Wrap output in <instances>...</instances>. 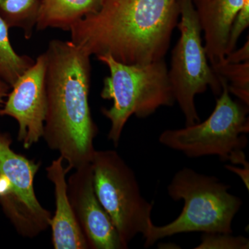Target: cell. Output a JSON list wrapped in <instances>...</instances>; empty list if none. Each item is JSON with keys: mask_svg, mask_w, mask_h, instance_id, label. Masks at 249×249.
I'll return each mask as SVG.
<instances>
[{"mask_svg": "<svg viewBox=\"0 0 249 249\" xmlns=\"http://www.w3.org/2000/svg\"><path fill=\"white\" fill-rule=\"evenodd\" d=\"M178 18V0H102L71 27V41L91 56L145 65L164 59Z\"/></svg>", "mask_w": 249, "mask_h": 249, "instance_id": "1", "label": "cell"}, {"mask_svg": "<svg viewBox=\"0 0 249 249\" xmlns=\"http://www.w3.org/2000/svg\"><path fill=\"white\" fill-rule=\"evenodd\" d=\"M47 110L42 138L71 170L91 163L98 127L89 104L91 55L72 41L53 40L45 52Z\"/></svg>", "mask_w": 249, "mask_h": 249, "instance_id": "2", "label": "cell"}, {"mask_svg": "<svg viewBox=\"0 0 249 249\" xmlns=\"http://www.w3.org/2000/svg\"><path fill=\"white\" fill-rule=\"evenodd\" d=\"M229 185L215 177L183 168L174 175L168 193L175 201L182 199V212L173 222L157 227L152 224L145 237V248L157 241L184 232L232 233V223L242 205L231 194Z\"/></svg>", "mask_w": 249, "mask_h": 249, "instance_id": "3", "label": "cell"}, {"mask_svg": "<svg viewBox=\"0 0 249 249\" xmlns=\"http://www.w3.org/2000/svg\"><path fill=\"white\" fill-rule=\"evenodd\" d=\"M97 58L109 69L101 96L113 103L109 109L103 108L102 113L110 121L108 139L118 146L131 116L145 119L160 107L175 104L168 68L163 59L145 65H127L109 55Z\"/></svg>", "mask_w": 249, "mask_h": 249, "instance_id": "4", "label": "cell"}, {"mask_svg": "<svg viewBox=\"0 0 249 249\" xmlns=\"http://www.w3.org/2000/svg\"><path fill=\"white\" fill-rule=\"evenodd\" d=\"M219 78L222 92L209 117L184 128L163 131L159 142L189 158L215 155L233 164H249L244 152L248 142L249 106L234 101L227 82Z\"/></svg>", "mask_w": 249, "mask_h": 249, "instance_id": "5", "label": "cell"}, {"mask_svg": "<svg viewBox=\"0 0 249 249\" xmlns=\"http://www.w3.org/2000/svg\"><path fill=\"white\" fill-rule=\"evenodd\" d=\"M91 165L95 193L121 240L128 247L139 234L145 238L153 205L142 196L133 170L115 150H96Z\"/></svg>", "mask_w": 249, "mask_h": 249, "instance_id": "6", "label": "cell"}, {"mask_svg": "<svg viewBox=\"0 0 249 249\" xmlns=\"http://www.w3.org/2000/svg\"><path fill=\"white\" fill-rule=\"evenodd\" d=\"M179 38L172 52L168 76L175 96L182 111L186 126L200 122L195 103L197 94L211 88L218 96L222 92L219 77L206 55L201 29L193 0H178Z\"/></svg>", "mask_w": 249, "mask_h": 249, "instance_id": "7", "label": "cell"}, {"mask_svg": "<svg viewBox=\"0 0 249 249\" xmlns=\"http://www.w3.org/2000/svg\"><path fill=\"white\" fill-rule=\"evenodd\" d=\"M11 144L9 134L0 133V205L18 233L34 238L50 227L52 217L34 190L41 163L18 154Z\"/></svg>", "mask_w": 249, "mask_h": 249, "instance_id": "8", "label": "cell"}, {"mask_svg": "<svg viewBox=\"0 0 249 249\" xmlns=\"http://www.w3.org/2000/svg\"><path fill=\"white\" fill-rule=\"evenodd\" d=\"M47 59L41 54L11 87L0 115L14 118L18 140L29 149L42 138L47 110L45 73Z\"/></svg>", "mask_w": 249, "mask_h": 249, "instance_id": "9", "label": "cell"}, {"mask_svg": "<svg viewBox=\"0 0 249 249\" xmlns=\"http://www.w3.org/2000/svg\"><path fill=\"white\" fill-rule=\"evenodd\" d=\"M67 193L89 249L128 248L121 240L110 217L95 193L91 163L74 170L67 180Z\"/></svg>", "mask_w": 249, "mask_h": 249, "instance_id": "10", "label": "cell"}, {"mask_svg": "<svg viewBox=\"0 0 249 249\" xmlns=\"http://www.w3.org/2000/svg\"><path fill=\"white\" fill-rule=\"evenodd\" d=\"M64 162L59 157L46 168L47 178L53 183L55 191V211L50 224L52 243L55 249H88L67 193L66 176L71 169L68 165L65 167Z\"/></svg>", "mask_w": 249, "mask_h": 249, "instance_id": "11", "label": "cell"}, {"mask_svg": "<svg viewBox=\"0 0 249 249\" xmlns=\"http://www.w3.org/2000/svg\"><path fill=\"white\" fill-rule=\"evenodd\" d=\"M246 0H193L204 34V47L211 67L226 56L229 31Z\"/></svg>", "mask_w": 249, "mask_h": 249, "instance_id": "12", "label": "cell"}, {"mask_svg": "<svg viewBox=\"0 0 249 249\" xmlns=\"http://www.w3.org/2000/svg\"><path fill=\"white\" fill-rule=\"evenodd\" d=\"M102 0H41L36 29L70 31L77 22L96 12Z\"/></svg>", "mask_w": 249, "mask_h": 249, "instance_id": "13", "label": "cell"}, {"mask_svg": "<svg viewBox=\"0 0 249 249\" xmlns=\"http://www.w3.org/2000/svg\"><path fill=\"white\" fill-rule=\"evenodd\" d=\"M9 29L6 21L0 16V79L11 87L34 61L14 50L10 42Z\"/></svg>", "mask_w": 249, "mask_h": 249, "instance_id": "14", "label": "cell"}, {"mask_svg": "<svg viewBox=\"0 0 249 249\" xmlns=\"http://www.w3.org/2000/svg\"><path fill=\"white\" fill-rule=\"evenodd\" d=\"M40 0H0V16L9 27L22 29L31 38L37 23Z\"/></svg>", "mask_w": 249, "mask_h": 249, "instance_id": "15", "label": "cell"}, {"mask_svg": "<svg viewBox=\"0 0 249 249\" xmlns=\"http://www.w3.org/2000/svg\"><path fill=\"white\" fill-rule=\"evenodd\" d=\"M212 68L218 77L227 82L229 92L249 106V60L241 63L222 61Z\"/></svg>", "mask_w": 249, "mask_h": 249, "instance_id": "16", "label": "cell"}, {"mask_svg": "<svg viewBox=\"0 0 249 249\" xmlns=\"http://www.w3.org/2000/svg\"><path fill=\"white\" fill-rule=\"evenodd\" d=\"M249 240L244 236H234L232 233L214 232L204 233L196 249H248Z\"/></svg>", "mask_w": 249, "mask_h": 249, "instance_id": "17", "label": "cell"}, {"mask_svg": "<svg viewBox=\"0 0 249 249\" xmlns=\"http://www.w3.org/2000/svg\"><path fill=\"white\" fill-rule=\"evenodd\" d=\"M249 26V0H246L243 6L236 15L231 27L229 38H228L226 55L236 49L239 38Z\"/></svg>", "mask_w": 249, "mask_h": 249, "instance_id": "18", "label": "cell"}, {"mask_svg": "<svg viewBox=\"0 0 249 249\" xmlns=\"http://www.w3.org/2000/svg\"><path fill=\"white\" fill-rule=\"evenodd\" d=\"M248 60H249V38L241 48L234 49L231 53L227 54L223 61L229 62V63H241Z\"/></svg>", "mask_w": 249, "mask_h": 249, "instance_id": "19", "label": "cell"}, {"mask_svg": "<svg viewBox=\"0 0 249 249\" xmlns=\"http://www.w3.org/2000/svg\"><path fill=\"white\" fill-rule=\"evenodd\" d=\"M225 168L227 170H230L236 175H238L242 180L243 183H245V186L247 187V190L249 189V164L242 165V168L239 167L232 166L231 165H226Z\"/></svg>", "mask_w": 249, "mask_h": 249, "instance_id": "20", "label": "cell"}, {"mask_svg": "<svg viewBox=\"0 0 249 249\" xmlns=\"http://www.w3.org/2000/svg\"><path fill=\"white\" fill-rule=\"evenodd\" d=\"M9 86L4 80L0 79V106L4 102V98L9 93Z\"/></svg>", "mask_w": 249, "mask_h": 249, "instance_id": "21", "label": "cell"}]
</instances>
